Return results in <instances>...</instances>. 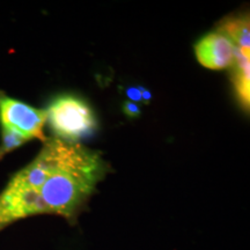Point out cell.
I'll return each instance as SVG.
<instances>
[{
	"label": "cell",
	"instance_id": "cell-1",
	"mask_svg": "<svg viewBox=\"0 0 250 250\" xmlns=\"http://www.w3.org/2000/svg\"><path fill=\"white\" fill-rule=\"evenodd\" d=\"M43 143L0 193V230L37 214L61 215L74 225L107 174L99 152L56 137Z\"/></svg>",
	"mask_w": 250,
	"mask_h": 250
},
{
	"label": "cell",
	"instance_id": "cell-2",
	"mask_svg": "<svg viewBox=\"0 0 250 250\" xmlns=\"http://www.w3.org/2000/svg\"><path fill=\"white\" fill-rule=\"evenodd\" d=\"M46 116L56 138L68 143H79L98 126L95 114L88 103L74 95L55 99L46 109Z\"/></svg>",
	"mask_w": 250,
	"mask_h": 250
},
{
	"label": "cell",
	"instance_id": "cell-3",
	"mask_svg": "<svg viewBox=\"0 0 250 250\" xmlns=\"http://www.w3.org/2000/svg\"><path fill=\"white\" fill-rule=\"evenodd\" d=\"M46 110H41L0 93V123L26 138L45 142L43 132L46 123Z\"/></svg>",
	"mask_w": 250,
	"mask_h": 250
},
{
	"label": "cell",
	"instance_id": "cell-4",
	"mask_svg": "<svg viewBox=\"0 0 250 250\" xmlns=\"http://www.w3.org/2000/svg\"><path fill=\"white\" fill-rule=\"evenodd\" d=\"M197 59L210 70L232 67L235 62L236 48L223 34L211 33L203 37L195 45Z\"/></svg>",
	"mask_w": 250,
	"mask_h": 250
},
{
	"label": "cell",
	"instance_id": "cell-5",
	"mask_svg": "<svg viewBox=\"0 0 250 250\" xmlns=\"http://www.w3.org/2000/svg\"><path fill=\"white\" fill-rule=\"evenodd\" d=\"M218 33L227 37L234 46L240 49L246 56L250 57V30H249V17L227 18L220 22Z\"/></svg>",
	"mask_w": 250,
	"mask_h": 250
},
{
	"label": "cell",
	"instance_id": "cell-6",
	"mask_svg": "<svg viewBox=\"0 0 250 250\" xmlns=\"http://www.w3.org/2000/svg\"><path fill=\"white\" fill-rule=\"evenodd\" d=\"M233 81L235 87L237 98L242 107L249 110L250 104V86H249V70L250 57L246 56L240 49L236 48L235 62L233 65Z\"/></svg>",
	"mask_w": 250,
	"mask_h": 250
},
{
	"label": "cell",
	"instance_id": "cell-7",
	"mask_svg": "<svg viewBox=\"0 0 250 250\" xmlns=\"http://www.w3.org/2000/svg\"><path fill=\"white\" fill-rule=\"evenodd\" d=\"M2 133H1V144H0V159L2 158L7 153L14 151L15 148L22 146L24 143H27L28 140L23 138L21 134H19L14 131L6 129V127H1Z\"/></svg>",
	"mask_w": 250,
	"mask_h": 250
},
{
	"label": "cell",
	"instance_id": "cell-8",
	"mask_svg": "<svg viewBox=\"0 0 250 250\" xmlns=\"http://www.w3.org/2000/svg\"><path fill=\"white\" fill-rule=\"evenodd\" d=\"M123 111L126 116H129L131 118L138 117L142 114V109L137 103L131 102V101H125L123 103Z\"/></svg>",
	"mask_w": 250,
	"mask_h": 250
},
{
	"label": "cell",
	"instance_id": "cell-9",
	"mask_svg": "<svg viewBox=\"0 0 250 250\" xmlns=\"http://www.w3.org/2000/svg\"><path fill=\"white\" fill-rule=\"evenodd\" d=\"M125 94L131 100V102H143L142 93H140L139 87H129V88L125 90Z\"/></svg>",
	"mask_w": 250,
	"mask_h": 250
},
{
	"label": "cell",
	"instance_id": "cell-10",
	"mask_svg": "<svg viewBox=\"0 0 250 250\" xmlns=\"http://www.w3.org/2000/svg\"><path fill=\"white\" fill-rule=\"evenodd\" d=\"M140 93H142V101L145 103H148L152 100V93L148 89L144 88V87H139Z\"/></svg>",
	"mask_w": 250,
	"mask_h": 250
}]
</instances>
